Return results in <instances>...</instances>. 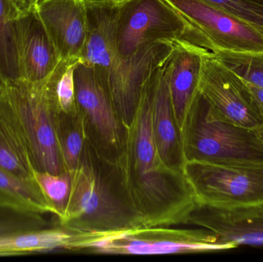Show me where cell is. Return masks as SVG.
<instances>
[{
	"instance_id": "5",
	"label": "cell",
	"mask_w": 263,
	"mask_h": 262,
	"mask_svg": "<svg viewBox=\"0 0 263 262\" xmlns=\"http://www.w3.org/2000/svg\"><path fill=\"white\" fill-rule=\"evenodd\" d=\"M182 168L198 206L231 209L263 205V164H216L185 159Z\"/></svg>"
},
{
	"instance_id": "31",
	"label": "cell",
	"mask_w": 263,
	"mask_h": 262,
	"mask_svg": "<svg viewBox=\"0 0 263 262\" xmlns=\"http://www.w3.org/2000/svg\"><path fill=\"white\" fill-rule=\"evenodd\" d=\"M40 1H41V0H37V3H39V2H40ZM36 4H37V3H36Z\"/></svg>"
},
{
	"instance_id": "20",
	"label": "cell",
	"mask_w": 263,
	"mask_h": 262,
	"mask_svg": "<svg viewBox=\"0 0 263 262\" xmlns=\"http://www.w3.org/2000/svg\"><path fill=\"white\" fill-rule=\"evenodd\" d=\"M20 9L13 0H0V78L5 85L21 79Z\"/></svg>"
},
{
	"instance_id": "24",
	"label": "cell",
	"mask_w": 263,
	"mask_h": 262,
	"mask_svg": "<svg viewBox=\"0 0 263 262\" xmlns=\"http://www.w3.org/2000/svg\"><path fill=\"white\" fill-rule=\"evenodd\" d=\"M34 178L50 206L52 214L57 215L60 221L64 216L70 198L72 173L65 171L55 175L44 171L35 170Z\"/></svg>"
},
{
	"instance_id": "19",
	"label": "cell",
	"mask_w": 263,
	"mask_h": 262,
	"mask_svg": "<svg viewBox=\"0 0 263 262\" xmlns=\"http://www.w3.org/2000/svg\"><path fill=\"white\" fill-rule=\"evenodd\" d=\"M79 237L61 226L0 238V256L25 255L59 249H73Z\"/></svg>"
},
{
	"instance_id": "29",
	"label": "cell",
	"mask_w": 263,
	"mask_h": 262,
	"mask_svg": "<svg viewBox=\"0 0 263 262\" xmlns=\"http://www.w3.org/2000/svg\"><path fill=\"white\" fill-rule=\"evenodd\" d=\"M20 12H24L35 8L37 0H13Z\"/></svg>"
},
{
	"instance_id": "4",
	"label": "cell",
	"mask_w": 263,
	"mask_h": 262,
	"mask_svg": "<svg viewBox=\"0 0 263 262\" xmlns=\"http://www.w3.org/2000/svg\"><path fill=\"white\" fill-rule=\"evenodd\" d=\"M5 91L20 118L35 170L55 175L65 172L58 140L60 112L46 83L20 79L5 85Z\"/></svg>"
},
{
	"instance_id": "28",
	"label": "cell",
	"mask_w": 263,
	"mask_h": 262,
	"mask_svg": "<svg viewBox=\"0 0 263 262\" xmlns=\"http://www.w3.org/2000/svg\"><path fill=\"white\" fill-rule=\"evenodd\" d=\"M246 83H247V86L250 88V91L253 94V98H254L259 113H260L263 119V88L255 86V85L251 84V83L247 81H246Z\"/></svg>"
},
{
	"instance_id": "8",
	"label": "cell",
	"mask_w": 263,
	"mask_h": 262,
	"mask_svg": "<svg viewBox=\"0 0 263 262\" xmlns=\"http://www.w3.org/2000/svg\"><path fill=\"white\" fill-rule=\"evenodd\" d=\"M197 34L210 52H262L263 27L199 0H163Z\"/></svg>"
},
{
	"instance_id": "27",
	"label": "cell",
	"mask_w": 263,
	"mask_h": 262,
	"mask_svg": "<svg viewBox=\"0 0 263 262\" xmlns=\"http://www.w3.org/2000/svg\"><path fill=\"white\" fill-rule=\"evenodd\" d=\"M253 26L263 27V0H199Z\"/></svg>"
},
{
	"instance_id": "2",
	"label": "cell",
	"mask_w": 263,
	"mask_h": 262,
	"mask_svg": "<svg viewBox=\"0 0 263 262\" xmlns=\"http://www.w3.org/2000/svg\"><path fill=\"white\" fill-rule=\"evenodd\" d=\"M72 173L70 198L63 226L79 238H97L142 229L126 201L117 196L88 157Z\"/></svg>"
},
{
	"instance_id": "7",
	"label": "cell",
	"mask_w": 263,
	"mask_h": 262,
	"mask_svg": "<svg viewBox=\"0 0 263 262\" xmlns=\"http://www.w3.org/2000/svg\"><path fill=\"white\" fill-rule=\"evenodd\" d=\"M199 92L218 118L263 135V119L245 80L210 51L202 56Z\"/></svg>"
},
{
	"instance_id": "11",
	"label": "cell",
	"mask_w": 263,
	"mask_h": 262,
	"mask_svg": "<svg viewBox=\"0 0 263 262\" xmlns=\"http://www.w3.org/2000/svg\"><path fill=\"white\" fill-rule=\"evenodd\" d=\"M77 112L86 119L103 145L120 150L123 126L114 110L107 88L93 68L79 62L74 70Z\"/></svg>"
},
{
	"instance_id": "17",
	"label": "cell",
	"mask_w": 263,
	"mask_h": 262,
	"mask_svg": "<svg viewBox=\"0 0 263 262\" xmlns=\"http://www.w3.org/2000/svg\"><path fill=\"white\" fill-rule=\"evenodd\" d=\"M0 168L20 178L34 179L32 153L5 86L0 93Z\"/></svg>"
},
{
	"instance_id": "26",
	"label": "cell",
	"mask_w": 263,
	"mask_h": 262,
	"mask_svg": "<svg viewBox=\"0 0 263 262\" xmlns=\"http://www.w3.org/2000/svg\"><path fill=\"white\" fill-rule=\"evenodd\" d=\"M44 215L0 206V238L49 228Z\"/></svg>"
},
{
	"instance_id": "18",
	"label": "cell",
	"mask_w": 263,
	"mask_h": 262,
	"mask_svg": "<svg viewBox=\"0 0 263 262\" xmlns=\"http://www.w3.org/2000/svg\"><path fill=\"white\" fill-rule=\"evenodd\" d=\"M170 59V58H168ZM168 59L158 69L153 98V126L161 159L168 166L182 168V143L176 127L168 87Z\"/></svg>"
},
{
	"instance_id": "9",
	"label": "cell",
	"mask_w": 263,
	"mask_h": 262,
	"mask_svg": "<svg viewBox=\"0 0 263 262\" xmlns=\"http://www.w3.org/2000/svg\"><path fill=\"white\" fill-rule=\"evenodd\" d=\"M175 43V42H174ZM174 43L159 41L138 49L126 58H117L107 76L111 102L124 129L130 126L145 85L153 72L166 63Z\"/></svg>"
},
{
	"instance_id": "6",
	"label": "cell",
	"mask_w": 263,
	"mask_h": 262,
	"mask_svg": "<svg viewBox=\"0 0 263 262\" xmlns=\"http://www.w3.org/2000/svg\"><path fill=\"white\" fill-rule=\"evenodd\" d=\"M182 39L204 48L196 32L163 0H123L117 28V57L130 56L156 42Z\"/></svg>"
},
{
	"instance_id": "13",
	"label": "cell",
	"mask_w": 263,
	"mask_h": 262,
	"mask_svg": "<svg viewBox=\"0 0 263 262\" xmlns=\"http://www.w3.org/2000/svg\"><path fill=\"white\" fill-rule=\"evenodd\" d=\"M207 51L186 40H178L168 59L170 98L181 143L192 107L199 94L202 56Z\"/></svg>"
},
{
	"instance_id": "1",
	"label": "cell",
	"mask_w": 263,
	"mask_h": 262,
	"mask_svg": "<svg viewBox=\"0 0 263 262\" xmlns=\"http://www.w3.org/2000/svg\"><path fill=\"white\" fill-rule=\"evenodd\" d=\"M158 68L145 85L134 118L125 129L116 167L123 198L142 229L188 220L198 206L182 168L159 156L153 126V98Z\"/></svg>"
},
{
	"instance_id": "3",
	"label": "cell",
	"mask_w": 263,
	"mask_h": 262,
	"mask_svg": "<svg viewBox=\"0 0 263 262\" xmlns=\"http://www.w3.org/2000/svg\"><path fill=\"white\" fill-rule=\"evenodd\" d=\"M182 147L183 160L216 164H263L262 134L219 119L200 93L192 107Z\"/></svg>"
},
{
	"instance_id": "15",
	"label": "cell",
	"mask_w": 263,
	"mask_h": 262,
	"mask_svg": "<svg viewBox=\"0 0 263 262\" xmlns=\"http://www.w3.org/2000/svg\"><path fill=\"white\" fill-rule=\"evenodd\" d=\"M188 220L236 247H263V205L231 209L198 206Z\"/></svg>"
},
{
	"instance_id": "21",
	"label": "cell",
	"mask_w": 263,
	"mask_h": 262,
	"mask_svg": "<svg viewBox=\"0 0 263 262\" xmlns=\"http://www.w3.org/2000/svg\"><path fill=\"white\" fill-rule=\"evenodd\" d=\"M0 206L22 212L52 213L50 206L34 179L20 178L0 168Z\"/></svg>"
},
{
	"instance_id": "30",
	"label": "cell",
	"mask_w": 263,
	"mask_h": 262,
	"mask_svg": "<svg viewBox=\"0 0 263 262\" xmlns=\"http://www.w3.org/2000/svg\"><path fill=\"white\" fill-rule=\"evenodd\" d=\"M5 84L3 83V82L2 81L1 78H0V93H1L2 91L4 89Z\"/></svg>"
},
{
	"instance_id": "12",
	"label": "cell",
	"mask_w": 263,
	"mask_h": 262,
	"mask_svg": "<svg viewBox=\"0 0 263 262\" xmlns=\"http://www.w3.org/2000/svg\"><path fill=\"white\" fill-rule=\"evenodd\" d=\"M123 0H85L86 40L80 61L93 68L107 84L109 69L117 58V35Z\"/></svg>"
},
{
	"instance_id": "10",
	"label": "cell",
	"mask_w": 263,
	"mask_h": 262,
	"mask_svg": "<svg viewBox=\"0 0 263 262\" xmlns=\"http://www.w3.org/2000/svg\"><path fill=\"white\" fill-rule=\"evenodd\" d=\"M136 236L133 231L90 238L77 248H91L100 252L131 255H164L178 252H221L236 249L235 245L222 241L210 231H186L184 235H164L158 238Z\"/></svg>"
},
{
	"instance_id": "22",
	"label": "cell",
	"mask_w": 263,
	"mask_h": 262,
	"mask_svg": "<svg viewBox=\"0 0 263 262\" xmlns=\"http://www.w3.org/2000/svg\"><path fill=\"white\" fill-rule=\"evenodd\" d=\"M81 117V116H80ZM80 115L60 112L58 120V140L64 171L72 172L80 166L85 146V126Z\"/></svg>"
},
{
	"instance_id": "16",
	"label": "cell",
	"mask_w": 263,
	"mask_h": 262,
	"mask_svg": "<svg viewBox=\"0 0 263 262\" xmlns=\"http://www.w3.org/2000/svg\"><path fill=\"white\" fill-rule=\"evenodd\" d=\"M18 28L21 79L43 84L55 70L60 58L35 7L21 12Z\"/></svg>"
},
{
	"instance_id": "14",
	"label": "cell",
	"mask_w": 263,
	"mask_h": 262,
	"mask_svg": "<svg viewBox=\"0 0 263 262\" xmlns=\"http://www.w3.org/2000/svg\"><path fill=\"white\" fill-rule=\"evenodd\" d=\"M35 7L60 60H80L86 40L85 0H41Z\"/></svg>"
},
{
	"instance_id": "25",
	"label": "cell",
	"mask_w": 263,
	"mask_h": 262,
	"mask_svg": "<svg viewBox=\"0 0 263 262\" xmlns=\"http://www.w3.org/2000/svg\"><path fill=\"white\" fill-rule=\"evenodd\" d=\"M213 53L221 63L242 79L263 88V51L238 52L219 49Z\"/></svg>"
},
{
	"instance_id": "23",
	"label": "cell",
	"mask_w": 263,
	"mask_h": 262,
	"mask_svg": "<svg viewBox=\"0 0 263 262\" xmlns=\"http://www.w3.org/2000/svg\"><path fill=\"white\" fill-rule=\"evenodd\" d=\"M80 59L60 60L55 70L45 82L52 94L58 110L67 115H75L76 102L74 70Z\"/></svg>"
}]
</instances>
